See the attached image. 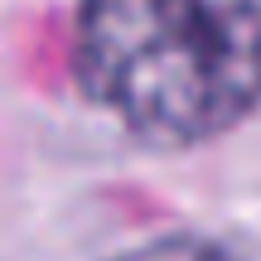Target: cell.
Listing matches in <instances>:
<instances>
[{
    "label": "cell",
    "mask_w": 261,
    "mask_h": 261,
    "mask_svg": "<svg viewBox=\"0 0 261 261\" xmlns=\"http://www.w3.org/2000/svg\"><path fill=\"white\" fill-rule=\"evenodd\" d=\"M73 73L150 145H194L261 102L256 0H83Z\"/></svg>",
    "instance_id": "6da1fadb"
},
{
    "label": "cell",
    "mask_w": 261,
    "mask_h": 261,
    "mask_svg": "<svg viewBox=\"0 0 261 261\" xmlns=\"http://www.w3.org/2000/svg\"><path fill=\"white\" fill-rule=\"evenodd\" d=\"M116 261H237L227 247H218V242H208V237H160V242H145V247H136V252H126V256H116Z\"/></svg>",
    "instance_id": "7a4b0ae2"
}]
</instances>
